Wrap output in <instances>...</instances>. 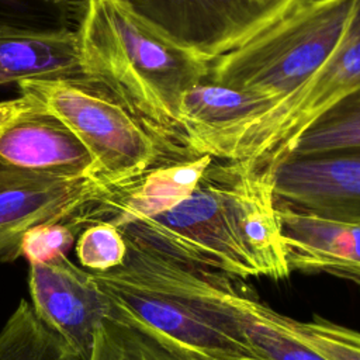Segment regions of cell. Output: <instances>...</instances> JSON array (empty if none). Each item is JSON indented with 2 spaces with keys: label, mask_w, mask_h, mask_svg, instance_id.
I'll use <instances>...</instances> for the list:
<instances>
[{
  "label": "cell",
  "mask_w": 360,
  "mask_h": 360,
  "mask_svg": "<svg viewBox=\"0 0 360 360\" xmlns=\"http://www.w3.org/2000/svg\"><path fill=\"white\" fill-rule=\"evenodd\" d=\"M263 3H267V4H273V3H285V1H292V3H297V1H301V0H260Z\"/></svg>",
  "instance_id": "24"
},
{
  "label": "cell",
  "mask_w": 360,
  "mask_h": 360,
  "mask_svg": "<svg viewBox=\"0 0 360 360\" xmlns=\"http://www.w3.org/2000/svg\"><path fill=\"white\" fill-rule=\"evenodd\" d=\"M83 76L77 30L17 31L0 27V86Z\"/></svg>",
  "instance_id": "16"
},
{
  "label": "cell",
  "mask_w": 360,
  "mask_h": 360,
  "mask_svg": "<svg viewBox=\"0 0 360 360\" xmlns=\"http://www.w3.org/2000/svg\"><path fill=\"white\" fill-rule=\"evenodd\" d=\"M82 229L83 226L76 215L70 219L37 225L24 235L21 256L28 263H37L68 255Z\"/></svg>",
  "instance_id": "23"
},
{
  "label": "cell",
  "mask_w": 360,
  "mask_h": 360,
  "mask_svg": "<svg viewBox=\"0 0 360 360\" xmlns=\"http://www.w3.org/2000/svg\"><path fill=\"white\" fill-rule=\"evenodd\" d=\"M276 101L218 83L210 76L187 89L179 104V122L194 155L229 160L240 136Z\"/></svg>",
  "instance_id": "13"
},
{
  "label": "cell",
  "mask_w": 360,
  "mask_h": 360,
  "mask_svg": "<svg viewBox=\"0 0 360 360\" xmlns=\"http://www.w3.org/2000/svg\"><path fill=\"white\" fill-rule=\"evenodd\" d=\"M0 165L101 180L75 134L37 98L21 93L0 101Z\"/></svg>",
  "instance_id": "11"
},
{
  "label": "cell",
  "mask_w": 360,
  "mask_h": 360,
  "mask_svg": "<svg viewBox=\"0 0 360 360\" xmlns=\"http://www.w3.org/2000/svg\"><path fill=\"white\" fill-rule=\"evenodd\" d=\"M28 290L41 322L87 360L98 326L114 308L91 273L68 255L30 263Z\"/></svg>",
  "instance_id": "10"
},
{
  "label": "cell",
  "mask_w": 360,
  "mask_h": 360,
  "mask_svg": "<svg viewBox=\"0 0 360 360\" xmlns=\"http://www.w3.org/2000/svg\"><path fill=\"white\" fill-rule=\"evenodd\" d=\"M360 87V0H353L346 30L318 73L259 118L238 141L229 160L273 167L294 139L325 110Z\"/></svg>",
  "instance_id": "6"
},
{
  "label": "cell",
  "mask_w": 360,
  "mask_h": 360,
  "mask_svg": "<svg viewBox=\"0 0 360 360\" xmlns=\"http://www.w3.org/2000/svg\"><path fill=\"white\" fill-rule=\"evenodd\" d=\"M357 146H360V87L316 117L294 139L285 156Z\"/></svg>",
  "instance_id": "19"
},
{
  "label": "cell",
  "mask_w": 360,
  "mask_h": 360,
  "mask_svg": "<svg viewBox=\"0 0 360 360\" xmlns=\"http://www.w3.org/2000/svg\"><path fill=\"white\" fill-rule=\"evenodd\" d=\"M37 98L83 143L107 184L129 180L172 158L142 122L100 82L87 76L24 80Z\"/></svg>",
  "instance_id": "5"
},
{
  "label": "cell",
  "mask_w": 360,
  "mask_h": 360,
  "mask_svg": "<svg viewBox=\"0 0 360 360\" xmlns=\"http://www.w3.org/2000/svg\"><path fill=\"white\" fill-rule=\"evenodd\" d=\"M98 326L87 360H200L165 342L115 307Z\"/></svg>",
  "instance_id": "17"
},
{
  "label": "cell",
  "mask_w": 360,
  "mask_h": 360,
  "mask_svg": "<svg viewBox=\"0 0 360 360\" xmlns=\"http://www.w3.org/2000/svg\"><path fill=\"white\" fill-rule=\"evenodd\" d=\"M288 267L325 273L360 287V221L326 218L277 204Z\"/></svg>",
  "instance_id": "15"
},
{
  "label": "cell",
  "mask_w": 360,
  "mask_h": 360,
  "mask_svg": "<svg viewBox=\"0 0 360 360\" xmlns=\"http://www.w3.org/2000/svg\"><path fill=\"white\" fill-rule=\"evenodd\" d=\"M83 13L69 0H0V27L35 32L77 30Z\"/></svg>",
  "instance_id": "20"
},
{
  "label": "cell",
  "mask_w": 360,
  "mask_h": 360,
  "mask_svg": "<svg viewBox=\"0 0 360 360\" xmlns=\"http://www.w3.org/2000/svg\"><path fill=\"white\" fill-rule=\"evenodd\" d=\"M115 225V224H114ZM127 240L240 278H288L271 167L212 159L194 191L152 218L117 225Z\"/></svg>",
  "instance_id": "1"
},
{
  "label": "cell",
  "mask_w": 360,
  "mask_h": 360,
  "mask_svg": "<svg viewBox=\"0 0 360 360\" xmlns=\"http://www.w3.org/2000/svg\"><path fill=\"white\" fill-rule=\"evenodd\" d=\"M280 205L315 215L360 221V146L290 155L271 167Z\"/></svg>",
  "instance_id": "12"
},
{
  "label": "cell",
  "mask_w": 360,
  "mask_h": 360,
  "mask_svg": "<svg viewBox=\"0 0 360 360\" xmlns=\"http://www.w3.org/2000/svg\"><path fill=\"white\" fill-rule=\"evenodd\" d=\"M212 159L211 155L166 159L129 180L108 184L104 195L84 211L82 222L120 225L165 212L194 191Z\"/></svg>",
  "instance_id": "14"
},
{
  "label": "cell",
  "mask_w": 360,
  "mask_h": 360,
  "mask_svg": "<svg viewBox=\"0 0 360 360\" xmlns=\"http://www.w3.org/2000/svg\"><path fill=\"white\" fill-rule=\"evenodd\" d=\"M83 76L105 86L176 159L197 156L179 122L183 93L211 62L180 48L114 0H89L80 20Z\"/></svg>",
  "instance_id": "2"
},
{
  "label": "cell",
  "mask_w": 360,
  "mask_h": 360,
  "mask_svg": "<svg viewBox=\"0 0 360 360\" xmlns=\"http://www.w3.org/2000/svg\"><path fill=\"white\" fill-rule=\"evenodd\" d=\"M114 1L163 38L207 62L243 45L300 3L267 4L260 0Z\"/></svg>",
  "instance_id": "7"
},
{
  "label": "cell",
  "mask_w": 360,
  "mask_h": 360,
  "mask_svg": "<svg viewBox=\"0 0 360 360\" xmlns=\"http://www.w3.org/2000/svg\"><path fill=\"white\" fill-rule=\"evenodd\" d=\"M287 333L323 360H360V332L325 318L297 321L280 314Z\"/></svg>",
  "instance_id": "21"
},
{
  "label": "cell",
  "mask_w": 360,
  "mask_h": 360,
  "mask_svg": "<svg viewBox=\"0 0 360 360\" xmlns=\"http://www.w3.org/2000/svg\"><path fill=\"white\" fill-rule=\"evenodd\" d=\"M127 249L122 232L110 221L87 224L75 242L76 257L80 266L89 271H107L121 266Z\"/></svg>",
  "instance_id": "22"
},
{
  "label": "cell",
  "mask_w": 360,
  "mask_h": 360,
  "mask_svg": "<svg viewBox=\"0 0 360 360\" xmlns=\"http://www.w3.org/2000/svg\"><path fill=\"white\" fill-rule=\"evenodd\" d=\"M127 246L124 262L187 301L262 360H323L287 333L280 312L249 295L240 277L184 263L131 240Z\"/></svg>",
  "instance_id": "4"
},
{
  "label": "cell",
  "mask_w": 360,
  "mask_h": 360,
  "mask_svg": "<svg viewBox=\"0 0 360 360\" xmlns=\"http://www.w3.org/2000/svg\"><path fill=\"white\" fill-rule=\"evenodd\" d=\"M90 273L117 308L184 353L200 360H262L129 263Z\"/></svg>",
  "instance_id": "8"
},
{
  "label": "cell",
  "mask_w": 360,
  "mask_h": 360,
  "mask_svg": "<svg viewBox=\"0 0 360 360\" xmlns=\"http://www.w3.org/2000/svg\"><path fill=\"white\" fill-rule=\"evenodd\" d=\"M0 360H82L21 300L0 330Z\"/></svg>",
  "instance_id": "18"
},
{
  "label": "cell",
  "mask_w": 360,
  "mask_h": 360,
  "mask_svg": "<svg viewBox=\"0 0 360 360\" xmlns=\"http://www.w3.org/2000/svg\"><path fill=\"white\" fill-rule=\"evenodd\" d=\"M107 183L0 165V263L21 257L24 235L37 225L70 219L98 201Z\"/></svg>",
  "instance_id": "9"
},
{
  "label": "cell",
  "mask_w": 360,
  "mask_h": 360,
  "mask_svg": "<svg viewBox=\"0 0 360 360\" xmlns=\"http://www.w3.org/2000/svg\"><path fill=\"white\" fill-rule=\"evenodd\" d=\"M70 1L75 3V4H77V6H80L82 8H86V4H87L89 0H70Z\"/></svg>",
  "instance_id": "25"
},
{
  "label": "cell",
  "mask_w": 360,
  "mask_h": 360,
  "mask_svg": "<svg viewBox=\"0 0 360 360\" xmlns=\"http://www.w3.org/2000/svg\"><path fill=\"white\" fill-rule=\"evenodd\" d=\"M353 0H302L243 45L211 62L210 79L276 105L302 89L338 46Z\"/></svg>",
  "instance_id": "3"
}]
</instances>
